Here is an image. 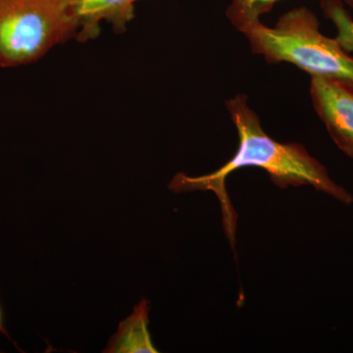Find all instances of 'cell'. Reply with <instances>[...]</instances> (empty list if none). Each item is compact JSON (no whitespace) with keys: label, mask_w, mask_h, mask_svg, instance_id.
Listing matches in <instances>:
<instances>
[{"label":"cell","mask_w":353,"mask_h":353,"mask_svg":"<svg viewBox=\"0 0 353 353\" xmlns=\"http://www.w3.org/2000/svg\"><path fill=\"white\" fill-rule=\"evenodd\" d=\"M320 6L325 18L332 21L336 29L334 39L345 52L353 53V19L343 6V0H321Z\"/></svg>","instance_id":"obj_7"},{"label":"cell","mask_w":353,"mask_h":353,"mask_svg":"<svg viewBox=\"0 0 353 353\" xmlns=\"http://www.w3.org/2000/svg\"><path fill=\"white\" fill-rule=\"evenodd\" d=\"M139 0H74V12L78 20L76 41L87 43L101 32L102 21L112 25L114 31L123 34L134 18V6Z\"/></svg>","instance_id":"obj_5"},{"label":"cell","mask_w":353,"mask_h":353,"mask_svg":"<svg viewBox=\"0 0 353 353\" xmlns=\"http://www.w3.org/2000/svg\"><path fill=\"white\" fill-rule=\"evenodd\" d=\"M226 108L238 131V152L226 164L208 175L190 176L176 174L169 183V189L176 194L196 190L214 192L219 199L225 231L232 246L236 234V214L225 183L227 176L239 169H263L274 185L281 189L310 185L343 203H353L352 194L334 183L326 167L311 157L303 145L279 143L264 132L259 115L248 105L246 95L236 94L228 99Z\"/></svg>","instance_id":"obj_1"},{"label":"cell","mask_w":353,"mask_h":353,"mask_svg":"<svg viewBox=\"0 0 353 353\" xmlns=\"http://www.w3.org/2000/svg\"><path fill=\"white\" fill-rule=\"evenodd\" d=\"M228 19L241 32L254 54L269 64L287 62L310 76H321L353 83V57L336 39L324 36L319 20L306 7L292 9L268 27L259 20L250 0H232Z\"/></svg>","instance_id":"obj_2"},{"label":"cell","mask_w":353,"mask_h":353,"mask_svg":"<svg viewBox=\"0 0 353 353\" xmlns=\"http://www.w3.org/2000/svg\"><path fill=\"white\" fill-rule=\"evenodd\" d=\"M74 0H0V67L34 63L76 39Z\"/></svg>","instance_id":"obj_3"},{"label":"cell","mask_w":353,"mask_h":353,"mask_svg":"<svg viewBox=\"0 0 353 353\" xmlns=\"http://www.w3.org/2000/svg\"><path fill=\"white\" fill-rule=\"evenodd\" d=\"M0 333L3 334L4 336H6L7 338L9 339V340H11L10 336H9L8 333H7L6 328H4L3 313H2L1 306H0Z\"/></svg>","instance_id":"obj_9"},{"label":"cell","mask_w":353,"mask_h":353,"mask_svg":"<svg viewBox=\"0 0 353 353\" xmlns=\"http://www.w3.org/2000/svg\"><path fill=\"white\" fill-rule=\"evenodd\" d=\"M278 1H280V0H250V3H252L254 10L259 15H261V14L270 11L274 4L277 3ZM345 2L348 6L353 8V0H345Z\"/></svg>","instance_id":"obj_8"},{"label":"cell","mask_w":353,"mask_h":353,"mask_svg":"<svg viewBox=\"0 0 353 353\" xmlns=\"http://www.w3.org/2000/svg\"><path fill=\"white\" fill-rule=\"evenodd\" d=\"M148 313L150 306L148 301L143 299L134 307L132 314L121 322L119 330L104 352H158L148 332Z\"/></svg>","instance_id":"obj_6"},{"label":"cell","mask_w":353,"mask_h":353,"mask_svg":"<svg viewBox=\"0 0 353 353\" xmlns=\"http://www.w3.org/2000/svg\"><path fill=\"white\" fill-rule=\"evenodd\" d=\"M310 99L330 138L353 159V83L310 76Z\"/></svg>","instance_id":"obj_4"}]
</instances>
